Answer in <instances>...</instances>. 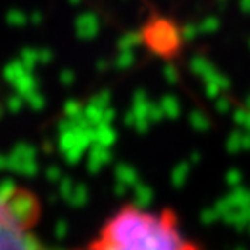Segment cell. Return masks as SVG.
Masks as SVG:
<instances>
[{"label":"cell","instance_id":"6da1fadb","mask_svg":"<svg viewBox=\"0 0 250 250\" xmlns=\"http://www.w3.org/2000/svg\"><path fill=\"white\" fill-rule=\"evenodd\" d=\"M83 250H203L171 207L136 203L112 211Z\"/></svg>","mask_w":250,"mask_h":250},{"label":"cell","instance_id":"7a4b0ae2","mask_svg":"<svg viewBox=\"0 0 250 250\" xmlns=\"http://www.w3.org/2000/svg\"><path fill=\"white\" fill-rule=\"evenodd\" d=\"M43 207L26 185L0 181V250H83L61 248L40 234Z\"/></svg>","mask_w":250,"mask_h":250}]
</instances>
